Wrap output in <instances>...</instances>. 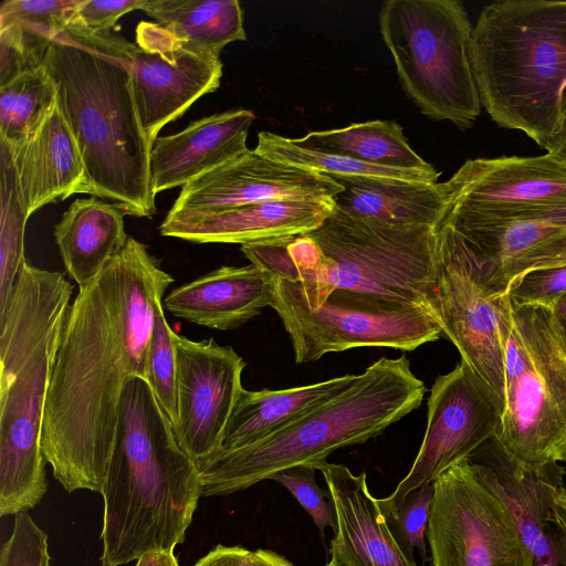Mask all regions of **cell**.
Listing matches in <instances>:
<instances>
[{"instance_id": "38", "label": "cell", "mask_w": 566, "mask_h": 566, "mask_svg": "<svg viewBox=\"0 0 566 566\" xmlns=\"http://www.w3.org/2000/svg\"><path fill=\"white\" fill-rule=\"evenodd\" d=\"M566 293V264L531 269L510 285L507 296L517 305L551 308Z\"/></svg>"}, {"instance_id": "4", "label": "cell", "mask_w": 566, "mask_h": 566, "mask_svg": "<svg viewBox=\"0 0 566 566\" xmlns=\"http://www.w3.org/2000/svg\"><path fill=\"white\" fill-rule=\"evenodd\" d=\"M73 286L27 259L0 314V515L35 507L48 489L42 427Z\"/></svg>"}, {"instance_id": "12", "label": "cell", "mask_w": 566, "mask_h": 566, "mask_svg": "<svg viewBox=\"0 0 566 566\" xmlns=\"http://www.w3.org/2000/svg\"><path fill=\"white\" fill-rule=\"evenodd\" d=\"M437 235V319L461 360L504 402V352L511 303L494 294L480 260L449 226Z\"/></svg>"}, {"instance_id": "23", "label": "cell", "mask_w": 566, "mask_h": 566, "mask_svg": "<svg viewBox=\"0 0 566 566\" xmlns=\"http://www.w3.org/2000/svg\"><path fill=\"white\" fill-rule=\"evenodd\" d=\"M10 148L29 217L43 206L81 193L85 165L57 96L32 134Z\"/></svg>"}, {"instance_id": "43", "label": "cell", "mask_w": 566, "mask_h": 566, "mask_svg": "<svg viewBox=\"0 0 566 566\" xmlns=\"http://www.w3.org/2000/svg\"><path fill=\"white\" fill-rule=\"evenodd\" d=\"M136 566H180L174 551H154L142 555Z\"/></svg>"}, {"instance_id": "6", "label": "cell", "mask_w": 566, "mask_h": 566, "mask_svg": "<svg viewBox=\"0 0 566 566\" xmlns=\"http://www.w3.org/2000/svg\"><path fill=\"white\" fill-rule=\"evenodd\" d=\"M426 386L405 355L373 363L344 391L270 436L219 450L198 465L201 496L245 490L286 469L314 465L337 449L366 442L416 410Z\"/></svg>"}, {"instance_id": "27", "label": "cell", "mask_w": 566, "mask_h": 566, "mask_svg": "<svg viewBox=\"0 0 566 566\" xmlns=\"http://www.w3.org/2000/svg\"><path fill=\"white\" fill-rule=\"evenodd\" d=\"M358 375H344L287 389H244L227 424L220 450L247 447L294 421L352 386Z\"/></svg>"}, {"instance_id": "19", "label": "cell", "mask_w": 566, "mask_h": 566, "mask_svg": "<svg viewBox=\"0 0 566 566\" xmlns=\"http://www.w3.org/2000/svg\"><path fill=\"white\" fill-rule=\"evenodd\" d=\"M335 209L334 198L326 197L274 199L213 212L169 210L159 232L192 243L244 245L308 233Z\"/></svg>"}, {"instance_id": "41", "label": "cell", "mask_w": 566, "mask_h": 566, "mask_svg": "<svg viewBox=\"0 0 566 566\" xmlns=\"http://www.w3.org/2000/svg\"><path fill=\"white\" fill-rule=\"evenodd\" d=\"M551 313L560 350L566 358V293L554 303Z\"/></svg>"}, {"instance_id": "35", "label": "cell", "mask_w": 566, "mask_h": 566, "mask_svg": "<svg viewBox=\"0 0 566 566\" xmlns=\"http://www.w3.org/2000/svg\"><path fill=\"white\" fill-rule=\"evenodd\" d=\"M433 495V483L424 484L408 493L396 509L381 511L395 539L410 560H415V549L422 560L428 559L426 534Z\"/></svg>"}, {"instance_id": "34", "label": "cell", "mask_w": 566, "mask_h": 566, "mask_svg": "<svg viewBox=\"0 0 566 566\" xmlns=\"http://www.w3.org/2000/svg\"><path fill=\"white\" fill-rule=\"evenodd\" d=\"M174 331L167 323L163 303L157 306L149 346L147 382L160 407L175 426L178 419L177 368Z\"/></svg>"}, {"instance_id": "7", "label": "cell", "mask_w": 566, "mask_h": 566, "mask_svg": "<svg viewBox=\"0 0 566 566\" xmlns=\"http://www.w3.org/2000/svg\"><path fill=\"white\" fill-rule=\"evenodd\" d=\"M471 60L481 105L492 120L551 153L566 83V1L485 6L473 27Z\"/></svg>"}, {"instance_id": "22", "label": "cell", "mask_w": 566, "mask_h": 566, "mask_svg": "<svg viewBox=\"0 0 566 566\" xmlns=\"http://www.w3.org/2000/svg\"><path fill=\"white\" fill-rule=\"evenodd\" d=\"M273 274L255 265L221 266L174 289L163 306L197 325L234 329L271 306Z\"/></svg>"}, {"instance_id": "18", "label": "cell", "mask_w": 566, "mask_h": 566, "mask_svg": "<svg viewBox=\"0 0 566 566\" xmlns=\"http://www.w3.org/2000/svg\"><path fill=\"white\" fill-rule=\"evenodd\" d=\"M340 191L327 174L249 149L185 185L170 211L213 212L274 199L334 198Z\"/></svg>"}, {"instance_id": "2", "label": "cell", "mask_w": 566, "mask_h": 566, "mask_svg": "<svg viewBox=\"0 0 566 566\" xmlns=\"http://www.w3.org/2000/svg\"><path fill=\"white\" fill-rule=\"evenodd\" d=\"M133 42L114 31L67 28L51 43L43 65L85 165L81 193L113 200L128 216L151 217L155 195L148 139L133 88Z\"/></svg>"}, {"instance_id": "14", "label": "cell", "mask_w": 566, "mask_h": 566, "mask_svg": "<svg viewBox=\"0 0 566 566\" xmlns=\"http://www.w3.org/2000/svg\"><path fill=\"white\" fill-rule=\"evenodd\" d=\"M503 403L460 360L436 378L428 399L427 428L417 457L394 492L377 499L382 512L396 509L412 490L443 472L496 437Z\"/></svg>"}, {"instance_id": "5", "label": "cell", "mask_w": 566, "mask_h": 566, "mask_svg": "<svg viewBox=\"0 0 566 566\" xmlns=\"http://www.w3.org/2000/svg\"><path fill=\"white\" fill-rule=\"evenodd\" d=\"M241 251L252 264L294 282L310 307L343 289L419 306L438 323L432 227L380 223L335 209L308 233Z\"/></svg>"}, {"instance_id": "28", "label": "cell", "mask_w": 566, "mask_h": 566, "mask_svg": "<svg viewBox=\"0 0 566 566\" xmlns=\"http://www.w3.org/2000/svg\"><path fill=\"white\" fill-rule=\"evenodd\" d=\"M293 140L305 149L352 157L375 166L434 169L409 146L402 127L391 120H370L342 128L310 132Z\"/></svg>"}, {"instance_id": "3", "label": "cell", "mask_w": 566, "mask_h": 566, "mask_svg": "<svg viewBox=\"0 0 566 566\" xmlns=\"http://www.w3.org/2000/svg\"><path fill=\"white\" fill-rule=\"evenodd\" d=\"M101 494L102 566L184 543L201 496L199 469L143 378L124 390Z\"/></svg>"}, {"instance_id": "10", "label": "cell", "mask_w": 566, "mask_h": 566, "mask_svg": "<svg viewBox=\"0 0 566 566\" xmlns=\"http://www.w3.org/2000/svg\"><path fill=\"white\" fill-rule=\"evenodd\" d=\"M271 307L282 319L297 364L357 347L411 352L442 336L437 321L419 306L337 289L310 307L294 282L276 275Z\"/></svg>"}, {"instance_id": "15", "label": "cell", "mask_w": 566, "mask_h": 566, "mask_svg": "<svg viewBox=\"0 0 566 566\" xmlns=\"http://www.w3.org/2000/svg\"><path fill=\"white\" fill-rule=\"evenodd\" d=\"M219 55L175 35L157 22L138 23L130 51L133 88L143 128L151 144L164 126L220 86Z\"/></svg>"}, {"instance_id": "39", "label": "cell", "mask_w": 566, "mask_h": 566, "mask_svg": "<svg viewBox=\"0 0 566 566\" xmlns=\"http://www.w3.org/2000/svg\"><path fill=\"white\" fill-rule=\"evenodd\" d=\"M145 0H82L69 28L90 33L113 31L124 14L142 10Z\"/></svg>"}, {"instance_id": "29", "label": "cell", "mask_w": 566, "mask_h": 566, "mask_svg": "<svg viewBox=\"0 0 566 566\" xmlns=\"http://www.w3.org/2000/svg\"><path fill=\"white\" fill-rule=\"evenodd\" d=\"M142 10L175 35L217 54L247 39L237 0H145Z\"/></svg>"}, {"instance_id": "45", "label": "cell", "mask_w": 566, "mask_h": 566, "mask_svg": "<svg viewBox=\"0 0 566 566\" xmlns=\"http://www.w3.org/2000/svg\"><path fill=\"white\" fill-rule=\"evenodd\" d=\"M325 566H339V565H336V564H334L332 562H328Z\"/></svg>"}, {"instance_id": "25", "label": "cell", "mask_w": 566, "mask_h": 566, "mask_svg": "<svg viewBox=\"0 0 566 566\" xmlns=\"http://www.w3.org/2000/svg\"><path fill=\"white\" fill-rule=\"evenodd\" d=\"M331 177L343 187L334 197L336 209L355 218L436 228L443 210V182L375 176Z\"/></svg>"}, {"instance_id": "21", "label": "cell", "mask_w": 566, "mask_h": 566, "mask_svg": "<svg viewBox=\"0 0 566 566\" xmlns=\"http://www.w3.org/2000/svg\"><path fill=\"white\" fill-rule=\"evenodd\" d=\"M254 120L249 109H231L191 122L185 129L157 137L150 151L153 192L184 187L249 150Z\"/></svg>"}, {"instance_id": "32", "label": "cell", "mask_w": 566, "mask_h": 566, "mask_svg": "<svg viewBox=\"0 0 566 566\" xmlns=\"http://www.w3.org/2000/svg\"><path fill=\"white\" fill-rule=\"evenodd\" d=\"M0 314H2L25 261L24 231L29 214L23 201L12 150L3 142H0Z\"/></svg>"}, {"instance_id": "44", "label": "cell", "mask_w": 566, "mask_h": 566, "mask_svg": "<svg viewBox=\"0 0 566 566\" xmlns=\"http://www.w3.org/2000/svg\"><path fill=\"white\" fill-rule=\"evenodd\" d=\"M563 264H566V247H564L559 252H557L552 258H549V259L543 261L542 263H539L534 269L557 266V265H563Z\"/></svg>"}, {"instance_id": "11", "label": "cell", "mask_w": 566, "mask_h": 566, "mask_svg": "<svg viewBox=\"0 0 566 566\" xmlns=\"http://www.w3.org/2000/svg\"><path fill=\"white\" fill-rule=\"evenodd\" d=\"M432 483V566H532L512 512L470 458Z\"/></svg>"}, {"instance_id": "26", "label": "cell", "mask_w": 566, "mask_h": 566, "mask_svg": "<svg viewBox=\"0 0 566 566\" xmlns=\"http://www.w3.org/2000/svg\"><path fill=\"white\" fill-rule=\"evenodd\" d=\"M125 209L98 197L78 198L54 227L64 266L80 290L86 287L125 247Z\"/></svg>"}, {"instance_id": "24", "label": "cell", "mask_w": 566, "mask_h": 566, "mask_svg": "<svg viewBox=\"0 0 566 566\" xmlns=\"http://www.w3.org/2000/svg\"><path fill=\"white\" fill-rule=\"evenodd\" d=\"M458 233L480 260L491 291L505 295L518 275L566 245V203L503 226Z\"/></svg>"}, {"instance_id": "37", "label": "cell", "mask_w": 566, "mask_h": 566, "mask_svg": "<svg viewBox=\"0 0 566 566\" xmlns=\"http://www.w3.org/2000/svg\"><path fill=\"white\" fill-rule=\"evenodd\" d=\"M48 536L28 512L14 515L10 537L2 544L0 566H50Z\"/></svg>"}, {"instance_id": "36", "label": "cell", "mask_w": 566, "mask_h": 566, "mask_svg": "<svg viewBox=\"0 0 566 566\" xmlns=\"http://www.w3.org/2000/svg\"><path fill=\"white\" fill-rule=\"evenodd\" d=\"M312 465H297L274 474L271 480L282 484L296 499L317 526L321 537L327 527L336 528V513L328 495L315 479Z\"/></svg>"}, {"instance_id": "40", "label": "cell", "mask_w": 566, "mask_h": 566, "mask_svg": "<svg viewBox=\"0 0 566 566\" xmlns=\"http://www.w3.org/2000/svg\"><path fill=\"white\" fill-rule=\"evenodd\" d=\"M193 566H294L284 556L259 548L251 551L241 546L218 545Z\"/></svg>"}, {"instance_id": "31", "label": "cell", "mask_w": 566, "mask_h": 566, "mask_svg": "<svg viewBox=\"0 0 566 566\" xmlns=\"http://www.w3.org/2000/svg\"><path fill=\"white\" fill-rule=\"evenodd\" d=\"M57 88L44 65L0 86V140L14 147L40 125L54 105Z\"/></svg>"}, {"instance_id": "9", "label": "cell", "mask_w": 566, "mask_h": 566, "mask_svg": "<svg viewBox=\"0 0 566 566\" xmlns=\"http://www.w3.org/2000/svg\"><path fill=\"white\" fill-rule=\"evenodd\" d=\"M510 302L504 402L495 439L523 465H557L566 462V358L551 308Z\"/></svg>"}, {"instance_id": "20", "label": "cell", "mask_w": 566, "mask_h": 566, "mask_svg": "<svg viewBox=\"0 0 566 566\" xmlns=\"http://www.w3.org/2000/svg\"><path fill=\"white\" fill-rule=\"evenodd\" d=\"M312 467L322 472L336 513L329 562L339 566H418L395 539L365 472L356 475L346 465L326 460Z\"/></svg>"}, {"instance_id": "33", "label": "cell", "mask_w": 566, "mask_h": 566, "mask_svg": "<svg viewBox=\"0 0 566 566\" xmlns=\"http://www.w3.org/2000/svg\"><path fill=\"white\" fill-rule=\"evenodd\" d=\"M254 150L268 158L329 176H375L427 182H438L440 176L436 169L413 170L381 167L352 157L305 149L297 146L293 138L270 132L259 133Z\"/></svg>"}, {"instance_id": "42", "label": "cell", "mask_w": 566, "mask_h": 566, "mask_svg": "<svg viewBox=\"0 0 566 566\" xmlns=\"http://www.w3.org/2000/svg\"><path fill=\"white\" fill-rule=\"evenodd\" d=\"M559 109V129L556 136L555 146L549 154L558 156L566 163V83L560 92Z\"/></svg>"}, {"instance_id": "8", "label": "cell", "mask_w": 566, "mask_h": 566, "mask_svg": "<svg viewBox=\"0 0 566 566\" xmlns=\"http://www.w3.org/2000/svg\"><path fill=\"white\" fill-rule=\"evenodd\" d=\"M381 38L400 84L422 114L472 126L481 113L471 44L473 27L455 0H389L379 10Z\"/></svg>"}, {"instance_id": "16", "label": "cell", "mask_w": 566, "mask_h": 566, "mask_svg": "<svg viewBox=\"0 0 566 566\" xmlns=\"http://www.w3.org/2000/svg\"><path fill=\"white\" fill-rule=\"evenodd\" d=\"M179 444L199 465L221 448L223 434L244 390L245 361L213 338L191 340L174 332Z\"/></svg>"}, {"instance_id": "13", "label": "cell", "mask_w": 566, "mask_h": 566, "mask_svg": "<svg viewBox=\"0 0 566 566\" xmlns=\"http://www.w3.org/2000/svg\"><path fill=\"white\" fill-rule=\"evenodd\" d=\"M443 187L436 227L483 230L566 203V163L549 153L469 159Z\"/></svg>"}, {"instance_id": "1", "label": "cell", "mask_w": 566, "mask_h": 566, "mask_svg": "<svg viewBox=\"0 0 566 566\" xmlns=\"http://www.w3.org/2000/svg\"><path fill=\"white\" fill-rule=\"evenodd\" d=\"M172 282L147 247L128 237L70 305L41 439L67 493L102 491L124 390L135 378L147 381L156 310Z\"/></svg>"}, {"instance_id": "30", "label": "cell", "mask_w": 566, "mask_h": 566, "mask_svg": "<svg viewBox=\"0 0 566 566\" xmlns=\"http://www.w3.org/2000/svg\"><path fill=\"white\" fill-rule=\"evenodd\" d=\"M82 0H6L0 6V44L27 69L43 64Z\"/></svg>"}, {"instance_id": "17", "label": "cell", "mask_w": 566, "mask_h": 566, "mask_svg": "<svg viewBox=\"0 0 566 566\" xmlns=\"http://www.w3.org/2000/svg\"><path fill=\"white\" fill-rule=\"evenodd\" d=\"M470 459L512 512L532 566H566V486L558 467L523 465L495 438Z\"/></svg>"}]
</instances>
